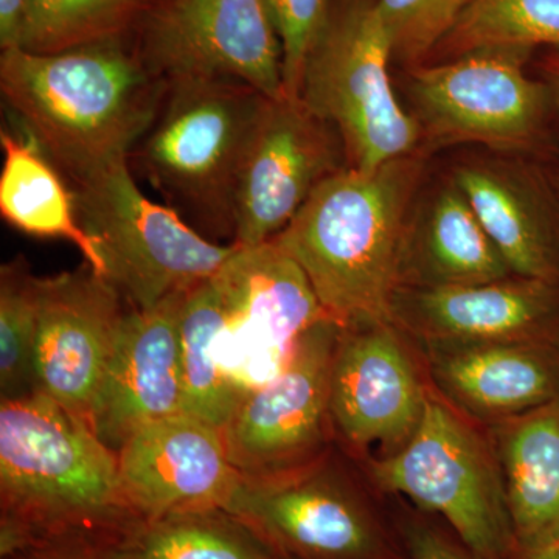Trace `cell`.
<instances>
[{
    "label": "cell",
    "mask_w": 559,
    "mask_h": 559,
    "mask_svg": "<svg viewBox=\"0 0 559 559\" xmlns=\"http://www.w3.org/2000/svg\"><path fill=\"white\" fill-rule=\"evenodd\" d=\"M532 51L474 50L409 69L407 95L423 146L480 143L500 153L549 148V87L525 72Z\"/></svg>",
    "instance_id": "obj_8"
},
{
    "label": "cell",
    "mask_w": 559,
    "mask_h": 559,
    "mask_svg": "<svg viewBox=\"0 0 559 559\" xmlns=\"http://www.w3.org/2000/svg\"><path fill=\"white\" fill-rule=\"evenodd\" d=\"M117 559H267L272 551L224 510L187 511L142 521L114 540Z\"/></svg>",
    "instance_id": "obj_25"
},
{
    "label": "cell",
    "mask_w": 559,
    "mask_h": 559,
    "mask_svg": "<svg viewBox=\"0 0 559 559\" xmlns=\"http://www.w3.org/2000/svg\"><path fill=\"white\" fill-rule=\"evenodd\" d=\"M267 559H293V558L286 557V555L275 554V551H272L271 557Z\"/></svg>",
    "instance_id": "obj_37"
},
{
    "label": "cell",
    "mask_w": 559,
    "mask_h": 559,
    "mask_svg": "<svg viewBox=\"0 0 559 559\" xmlns=\"http://www.w3.org/2000/svg\"><path fill=\"white\" fill-rule=\"evenodd\" d=\"M433 384L465 417L498 425L559 400V344H423Z\"/></svg>",
    "instance_id": "obj_20"
},
{
    "label": "cell",
    "mask_w": 559,
    "mask_h": 559,
    "mask_svg": "<svg viewBox=\"0 0 559 559\" xmlns=\"http://www.w3.org/2000/svg\"><path fill=\"white\" fill-rule=\"evenodd\" d=\"M403 334L393 322L341 330L331 364L330 414L334 433L355 454L370 447L392 454L421 421L429 389Z\"/></svg>",
    "instance_id": "obj_13"
},
{
    "label": "cell",
    "mask_w": 559,
    "mask_h": 559,
    "mask_svg": "<svg viewBox=\"0 0 559 559\" xmlns=\"http://www.w3.org/2000/svg\"><path fill=\"white\" fill-rule=\"evenodd\" d=\"M333 0H267L283 58V90L299 98L301 75L329 20Z\"/></svg>",
    "instance_id": "obj_30"
},
{
    "label": "cell",
    "mask_w": 559,
    "mask_h": 559,
    "mask_svg": "<svg viewBox=\"0 0 559 559\" xmlns=\"http://www.w3.org/2000/svg\"><path fill=\"white\" fill-rule=\"evenodd\" d=\"M146 9V0H28L20 49L58 53L123 38Z\"/></svg>",
    "instance_id": "obj_27"
},
{
    "label": "cell",
    "mask_w": 559,
    "mask_h": 559,
    "mask_svg": "<svg viewBox=\"0 0 559 559\" xmlns=\"http://www.w3.org/2000/svg\"><path fill=\"white\" fill-rule=\"evenodd\" d=\"M330 460L275 479L241 477L227 513L289 558L384 559L380 533Z\"/></svg>",
    "instance_id": "obj_12"
},
{
    "label": "cell",
    "mask_w": 559,
    "mask_h": 559,
    "mask_svg": "<svg viewBox=\"0 0 559 559\" xmlns=\"http://www.w3.org/2000/svg\"><path fill=\"white\" fill-rule=\"evenodd\" d=\"M520 559H559V543L539 549L518 551Z\"/></svg>",
    "instance_id": "obj_35"
},
{
    "label": "cell",
    "mask_w": 559,
    "mask_h": 559,
    "mask_svg": "<svg viewBox=\"0 0 559 559\" xmlns=\"http://www.w3.org/2000/svg\"><path fill=\"white\" fill-rule=\"evenodd\" d=\"M409 549L414 559H468L462 551L436 532L414 528L409 535Z\"/></svg>",
    "instance_id": "obj_33"
},
{
    "label": "cell",
    "mask_w": 559,
    "mask_h": 559,
    "mask_svg": "<svg viewBox=\"0 0 559 559\" xmlns=\"http://www.w3.org/2000/svg\"><path fill=\"white\" fill-rule=\"evenodd\" d=\"M367 471L382 491L443 516L477 559L516 551L495 448L430 390L414 436L392 454L369 460Z\"/></svg>",
    "instance_id": "obj_7"
},
{
    "label": "cell",
    "mask_w": 559,
    "mask_h": 559,
    "mask_svg": "<svg viewBox=\"0 0 559 559\" xmlns=\"http://www.w3.org/2000/svg\"><path fill=\"white\" fill-rule=\"evenodd\" d=\"M511 275L509 264L451 179L419 204L415 201L404 242L401 286L479 285Z\"/></svg>",
    "instance_id": "obj_21"
},
{
    "label": "cell",
    "mask_w": 559,
    "mask_h": 559,
    "mask_svg": "<svg viewBox=\"0 0 559 559\" xmlns=\"http://www.w3.org/2000/svg\"><path fill=\"white\" fill-rule=\"evenodd\" d=\"M40 285L22 255L0 270V396L20 399L35 390L33 355L38 331Z\"/></svg>",
    "instance_id": "obj_28"
},
{
    "label": "cell",
    "mask_w": 559,
    "mask_h": 559,
    "mask_svg": "<svg viewBox=\"0 0 559 559\" xmlns=\"http://www.w3.org/2000/svg\"><path fill=\"white\" fill-rule=\"evenodd\" d=\"M345 167L340 134L300 98H264L238 176L234 245L274 240L319 183Z\"/></svg>",
    "instance_id": "obj_11"
},
{
    "label": "cell",
    "mask_w": 559,
    "mask_h": 559,
    "mask_svg": "<svg viewBox=\"0 0 559 559\" xmlns=\"http://www.w3.org/2000/svg\"><path fill=\"white\" fill-rule=\"evenodd\" d=\"M0 215L22 234L72 242L92 270L105 277L97 246L81 226L75 197L64 176L31 138L0 131Z\"/></svg>",
    "instance_id": "obj_23"
},
{
    "label": "cell",
    "mask_w": 559,
    "mask_h": 559,
    "mask_svg": "<svg viewBox=\"0 0 559 559\" xmlns=\"http://www.w3.org/2000/svg\"><path fill=\"white\" fill-rule=\"evenodd\" d=\"M117 454L124 492L143 521L226 511L240 487L223 429L186 412L143 426Z\"/></svg>",
    "instance_id": "obj_15"
},
{
    "label": "cell",
    "mask_w": 559,
    "mask_h": 559,
    "mask_svg": "<svg viewBox=\"0 0 559 559\" xmlns=\"http://www.w3.org/2000/svg\"><path fill=\"white\" fill-rule=\"evenodd\" d=\"M28 0H0V46L20 49L24 38Z\"/></svg>",
    "instance_id": "obj_32"
},
{
    "label": "cell",
    "mask_w": 559,
    "mask_h": 559,
    "mask_svg": "<svg viewBox=\"0 0 559 559\" xmlns=\"http://www.w3.org/2000/svg\"><path fill=\"white\" fill-rule=\"evenodd\" d=\"M559 50V0H474L437 49L450 58L474 50Z\"/></svg>",
    "instance_id": "obj_26"
},
{
    "label": "cell",
    "mask_w": 559,
    "mask_h": 559,
    "mask_svg": "<svg viewBox=\"0 0 559 559\" xmlns=\"http://www.w3.org/2000/svg\"><path fill=\"white\" fill-rule=\"evenodd\" d=\"M425 165L421 150L377 170L342 168L319 183L272 240L299 264L322 307L342 326L392 322Z\"/></svg>",
    "instance_id": "obj_3"
},
{
    "label": "cell",
    "mask_w": 559,
    "mask_h": 559,
    "mask_svg": "<svg viewBox=\"0 0 559 559\" xmlns=\"http://www.w3.org/2000/svg\"><path fill=\"white\" fill-rule=\"evenodd\" d=\"M549 87L555 121H559V50H551L543 62V79Z\"/></svg>",
    "instance_id": "obj_34"
},
{
    "label": "cell",
    "mask_w": 559,
    "mask_h": 559,
    "mask_svg": "<svg viewBox=\"0 0 559 559\" xmlns=\"http://www.w3.org/2000/svg\"><path fill=\"white\" fill-rule=\"evenodd\" d=\"M114 540L98 536L68 535L27 544L2 559H117Z\"/></svg>",
    "instance_id": "obj_31"
},
{
    "label": "cell",
    "mask_w": 559,
    "mask_h": 559,
    "mask_svg": "<svg viewBox=\"0 0 559 559\" xmlns=\"http://www.w3.org/2000/svg\"><path fill=\"white\" fill-rule=\"evenodd\" d=\"M124 301L119 289L87 263L43 277L40 285L35 390L90 425L127 314Z\"/></svg>",
    "instance_id": "obj_14"
},
{
    "label": "cell",
    "mask_w": 559,
    "mask_h": 559,
    "mask_svg": "<svg viewBox=\"0 0 559 559\" xmlns=\"http://www.w3.org/2000/svg\"><path fill=\"white\" fill-rule=\"evenodd\" d=\"M516 551L559 543V400L492 425Z\"/></svg>",
    "instance_id": "obj_22"
},
{
    "label": "cell",
    "mask_w": 559,
    "mask_h": 559,
    "mask_svg": "<svg viewBox=\"0 0 559 559\" xmlns=\"http://www.w3.org/2000/svg\"><path fill=\"white\" fill-rule=\"evenodd\" d=\"M213 280L226 312L223 334L259 360L263 384L285 369L308 331L333 319L304 270L272 241L237 246Z\"/></svg>",
    "instance_id": "obj_17"
},
{
    "label": "cell",
    "mask_w": 559,
    "mask_h": 559,
    "mask_svg": "<svg viewBox=\"0 0 559 559\" xmlns=\"http://www.w3.org/2000/svg\"><path fill=\"white\" fill-rule=\"evenodd\" d=\"M392 322L421 344H559V285L518 277L465 286H401Z\"/></svg>",
    "instance_id": "obj_16"
},
{
    "label": "cell",
    "mask_w": 559,
    "mask_h": 559,
    "mask_svg": "<svg viewBox=\"0 0 559 559\" xmlns=\"http://www.w3.org/2000/svg\"><path fill=\"white\" fill-rule=\"evenodd\" d=\"M224 326L226 312L213 277L187 290L179 322L182 409L219 429L245 395L221 360Z\"/></svg>",
    "instance_id": "obj_24"
},
{
    "label": "cell",
    "mask_w": 559,
    "mask_h": 559,
    "mask_svg": "<svg viewBox=\"0 0 559 559\" xmlns=\"http://www.w3.org/2000/svg\"><path fill=\"white\" fill-rule=\"evenodd\" d=\"M0 507L2 558L58 536L120 539L143 521L119 454L39 390L0 401Z\"/></svg>",
    "instance_id": "obj_2"
},
{
    "label": "cell",
    "mask_w": 559,
    "mask_h": 559,
    "mask_svg": "<svg viewBox=\"0 0 559 559\" xmlns=\"http://www.w3.org/2000/svg\"><path fill=\"white\" fill-rule=\"evenodd\" d=\"M450 179L513 275L559 285V198L550 175L518 159H468Z\"/></svg>",
    "instance_id": "obj_19"
},
{
    "label": "cell",
    "mask_w": 559,
    "mask_h": 559,
    "mask_svg": "<svg viewBox=\"0 0 559 559\" xmlns=\"http://www.w3.org/2000/svg\"><path fill=\"white\" fill-rule=\"evenodd\" d=\"M81 226L90 234L105 277L135 310L212 278L237 245H219L179 213L148 200L128 162L70 182Z\"/></svg>",
    "instance_id": "obj_6"
},
{
    "label": "cell",
    "mask_w": 559,
    "mask_h": 559,
    "mask_svg": "<svg viewBox=\"0 0 559 559\" xmlns=\"http://www.w3.org/2000/svg\"><path fill=\"white\" fill-rule=\"evenodd\" d=\"M392 40L377 0H333L299 98L337 131L349 168L377 170L425 148L417 120L393 91Z\"/></svg>",
    "instance_id": "obj_5"
},
{
    "label": "cell",
    "mask_w": 559,
    "mask_h": 559,
    "mask_svg": "<svg viewBox=\"0 0 559 559\" xmlns=\"http://www.w3.org/2000/svg\"><path fill=\"white\" fill-rule=\"evenodd\" d=\"M167 90L123 38L58 53L2 50L0 91L27 138L70 182L128 162Z\"/></svg>",
    "instance_id": "obj_1"
},
{
    "label": "cell",
    "mask_w": 559,
    "mask_h": 559,
    "mask_svg": "<svg viewBox=\"0 0 559 559\" xmlns=\"http://www.w3.org/2000/svg\"><path fill=\"white\" fill-rule=\"evenodd\" d=\"M342 329L333 319L320 322L274 380L242 395L223 436L246 479L288 476L331 455L330 374Z\"/></svg>",
    "instance_id": "obj_9"
},
{
    "label": "cell",
    "mask_w": 559,
    "mask_h": 559,
    "mask_svg": "<svg viewBox=\"0 0 559 559\" xmlns=\"http://www.w3.org/2000/svg\"><path fill=\"white\" fill-rule=\"evenodd\" d=\"M474 0H377L390 40L393 58L414 66L450 35Z\"/></svg>",
    "instance_id": "obj_29"
},
{
    "label": "cell",
    "mask_w": 559,
    "mask_h": 559,
    "mask_svg": "<svg viewBox=\"0 0 559 559\" xmlns=\"http://www.w3.org/2000/svg\"><path fill=\"white\" fill-rule=\"evenodd\" d=\"M186 294L124 314L91 417L110 450L119 451L143 426L183 412L179 322Z\"/></svg>",
    "instance_id": "obj_18"
},
{
    "label": "cell",
    "mask_w": 559,
    "mask_h": 559,
    "mask_svg": "<svg viewBox=\"0 0 559 559\" xmlns=\"http://www.w3.org/2000/svg\"><path fill=\"white\" fill-rule=\"evenodd\" d=\"M551 180H554L555 189H557L558 198H559V164L554 171L550 173Z\"/></svg>",
    "instance_id": "obj_36"
},
{
    "label": "cell",
    "mask_w": 559,
    "mask_h": 559,
    "mask_svg": "<svg viewBox=\"0 0 559 559\" xmlns=\"http://www.w3.org/2000/svg\"><path fill=\"white\" fill-rule=\"evenodd\" d=\"M264 98L235 80L167 81L153 123L128 157L131 171L204 237L234 242L238 176Z\"/></svg>",
    "instance_id": "obj_4"
},
{
    "label": "cell",
    "mask_w": 559,
    "mask_h": 559,
    "mask_svg": "<svg viewBox=\"0 0 559 559\" xmlns=\"http://www.w3.org/2000/svg\"><path fill=\"white\" fill-rule=\"evenodd\" d=\"M139 22L135 49L160 79L235 80L266 97L285 95L267 0H162Z\"/></svg>",
    "instance_id": "obj_10"
}]
</instances>
